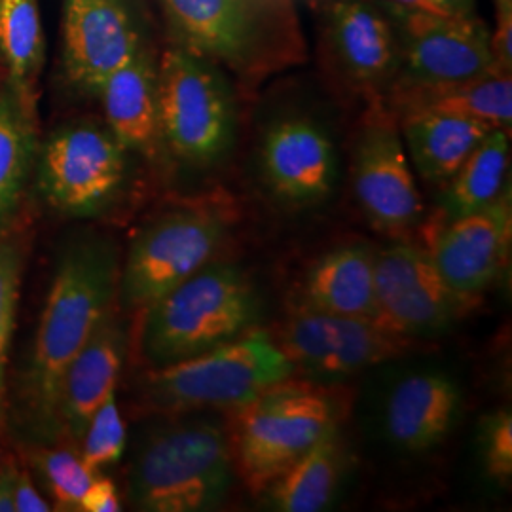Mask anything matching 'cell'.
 <instances>
[{
  "label": "cell",
  "mask_w": 512,
  "mask_h": 512,
  "mask_svg": "<svg viewBox=\"0 0 512 512\" xmlns=\"http://www.w3.org/2000/svg\"><path fill=\"white\" fill-rule=\"evenodd\" d=\"M169 42L220 65L241 97L308 61L296 0H156Z\"/></svg>",
  "instance_id": "cell-1"
},
{
  "label": "cell",
  "mask_w": 512,
  "mask_h": 512,
  "mask_svg": "<svg viewBox=\"0 0 512 512\" xmlns=\"http://www.w3.org/2000/svg\"><path fill=\"white\" fill-rule=\"evenodd\" d=\"M120 260L103 236H78L61 251L38 323L27 374V403L44 439H57L61 380L74 355L118 298Z\"/></svg>",
  "instance_id": "cell-2"
},
{
  "label": "cell",
  "mask_w": 512,
  "mask_h": 512,
  "mask_svg": "<svg viewBox=\"0 0 512 512\" xmlns=\"http://www.w3.org/2000/svg\"><path fill=\"white\" fill-rule=\"evenodd\" d=\"M349 393L310 378H285L230 410L226 427L236 475L264 490L346 420Z\"/></svg>",
  "instance_id": "cell-3"
},
{
  "label": "cell",
  "mask_w": 512,
  "mask_h": 512,
  "mask_svg": "<svg viewBox=\"0 0 512 512\" xmlns=\"http://www.w3.org/2000/svg\"><path fill=\"white\" fill-rule=\"evenodd\" d=\"M236 478L226 425L179 414L139 439L129 465V501L137 511L219 509Z\"/></svg>",
  "instance_id": "cell-4"
},
{
  "label": "cell",
  "mask_w": 512,
  "mask_h": 512,
  "mask_svg": "<svg viewBox=\"0 0 512 512\" xmlns=\"http://www.w3.org/2000/svg\"><path fill=\"white\" fill-rule=\"evenodd\" d=\"M260 310L247 274L211 260L143 310L141 353L150 368L190 359L255 329Z\"/></svg>",
  "instance_id": "cell-5"
},
{
  "label": "cell",
  "mask_w": 512,
  "mask_h": 512,
  "mask_svg": "<svg viewBox=\"0 0 512 512\" xmlns=\"http://www.w3.org/2000/svg\"><path fill=\"white\" fill-rule=\"evenodd\" d=\"M158 97L165 156L194 171L232 158L241 93L220 65L169 42L158 57Z\"/></svg>",
  "instance_id": "cell-6"
},
{
  "label": "cell",
  "mask_w": 512,
  "mask_h": 512,
  "mask_svg": "<svg viewBox=\"0 0 512 512\" xmlns=\"http://www.w3.org/2000/svg\"><path fill=\"white\" fill-rule=\"evenodd\" d=\"M291 376L293 365L274 334L255 327L190 359L148 368L139 380V399L148 410L165 416L230 412Z\"/></svg>",
  "instance_id": "cell-7"
},
{
  "label": "cell",
  "mask_w": 512,
  "mask_h": 512,
  "mask_svg": "<svg viewBox=\"0 0 512 512\" xmlns=\"http://www.w3.org/2000/svg\"><path fill=\"white\" fill-rule=\"evenodd\" d=\"M315 50L330 84L349 97L384 101L393 90L401 52L380 0H313Z\"/></svg>",
  "instance_id": "cell-8"
},
{
  "label": "cell",
  "mask_w": 512,
  "mask_h": 512,
  "mask_svg": "<svg viewBox=\"0 0 512 512\" xmlns=\"http://www.w3.org/2000/svg\"><path fill=\"white\" fill-rule=\"evenodd\" d=\"M255 165L260 183L277 202L304 209L332 196L342 173V154L321 114L287 101L260 120Z\"/></svg>",
  "instance_id": "cell-9"
},
{
  "label": "cell",
  "mask_w": 512,
  "mask_h": 512,
  "mask_svg": "<svg viewBox=\"0 0 512 512\" xmlns=\"http://www.w3.org/2000/svg\"><path fill=\"white\" fill-rule=\"evenodd\" d=\"M226 220L209 205H184L147 222L120 264L118 296L143 311L213 260L226 238Z\"/></svg>",
  "instance_id": "cell-10"
},
{
  "label": "cell",
  "mask_w": 512,
  "mask_h": 512,
  "mask_svg": "<svg viewBox=\"0 0 512 512\" xmlns=\"http://www.w3.org/2000/svg\"><path fill=\"white\" fill-rule=\"evenodd\" d=\"M129 154L107 124L74 120L55 129L38 148V190L63 215L95 217L122 196Z\"/></svg>",
  "instance_id": "cell-11"
},
{
  "label": "cell",
  "mask_w": 512,
  "mask_h": 512,
  "mask_svg": "<svg viewBox=\"0 0 512 512\" xmlns=\"http://www.w3.org/2000/svg\"><path fill=\"white\" fill-rule=\"evenodd\" d=\"M380 2L393 23L401 52V69L393 90L442 86L503 73L492 52V31L478 16L461 18Z\"/></svg>",
  "instance_id": "cell-12"
},
{
  "label": "cell",
  "mask_w": 512,
  "mask_h": 512,
  "mask_svg": "<svg viewBox=\"0 0 512 512\" xmlns=\"http://www.w3.org/2000/svg\"><path fill=\"white\" fill-rule=\"evenodd\" d=\"M275 342L294 368V376L336 382L370 366L403 357L414 342L370 317H348L296 306Z\"/></svg>",
  "instance_id": "cell-13"
},
{
  "label": "cell",
  "mask_w": 512,
  "mask_h": 512,
  "mask_svg": "<svg viewBox=\"0 0 512 512\" xmlns=\"http://www.w3.org/2000/svg\"><path fill=\"white\" fill-rule=\"evenodd\" d=\"M357 203L378 230L404 232L425 213L416 173L404 150L397 118L384 101L366 105L349 150Z\"/></svg>",
  "instance_id": "cell-14"
},
{
  "label": "cell",
  "mask_w": 512,
  "mask_h": 512,
  "mask_svg": "<svg viewBox=\"0 0 512 512\" xmlns=\"http://www.w3.org/2000/svg\"><path fill=\"white\" fill-rule=\"evenodd\" d=\"M152 44L141 0H65L63 71L76 92L97 97L110 74Z\"/></svg>",
  "instance_id": "cell-15"
},
{
  "label": "cell",
  "mask_w": 512,
  "mask_h": 512,
  "mask_svg": "<svg viewBox=\"0 0 512 512\" xmlns=\"http://www.w3.org/2000/svg\"><path fill=\"white\" fill-rule=\"evenodd\" d=\"M374 294V319L410 338L450 329L469 306L446 285L429 249L406 241L376 251Z\"/></svg>",
  "instance_id": "cell-16"
},
{
  "label": "cell",
  "mask_w": 512,
  "mask_h": 512,
  "mask_svg": "<svg viewBox=\"0 0 512 512\" xmlns=\"http://www.w3.org/2000/svg\"><path fill=\"white\" fill-rule=\"evenodd\" d=\"M511 186L488 207L444 222L429 253L446 285L469 304L484 293L509 260Z\"/></svg>",
  "instance_id": "cell-17"
},
{
  "label": "cell",
  "mask_w": 512,
  "mask_h": 512,
  "mask_svg": "<svg viewBox=\"0 0 512 512\" xmlns=\"http://www.w3.org/2000/svg\"><path fill=\"white\" fill-rule=\"evenodd\" d=\"M126 344V330L112 308L63 374L55 416L57 439L80 442L93 412L116 391Z\"/></svg>",
  "instance_id": "cell-18"
},
{
  "label": "cell",
  "mask_w": 512,
  "mask_h": 512,
  "mask_svg": "<svg viewBox=\"0 0 512 512\" xmlns=\"http://www.w3.org/2000/svg\"><path fill=\"white\" fill-rule=\"evenodd\" d=\"M158 57L160 52L154 44L143 48L126 65L110 74L97 93L107 128L131 154H139L150 162L164 156Z\"/></svg>",
  "instance_id": "cell-19"
},
{
  "label": "cell",
  "mask_w": 512,
  "mask_h": 512,
  "mask_svg": "<svg viewBox=\"0 0 512 512\" xmlns=\"http://www.w3.org/2000/svg\"><path fill=\"white\" fill-rule=\"evenodd\" d=\"M395 118L414 173L433 188L448 183L494 129L482 120L439 110H404Z\"/></svg>",
  "instance_id": "cell-20"
},
{
  "label": "cell",
  "mask_w": 512,
  "mask_h": 512,
  "mask_svg": "<svg viewBox=\"0 0 512 512\" xmlns=\"http://www.w3.org/2000/svg\"><path fill=\"white\" fill-rule=\"evenodd\" d=\"M461 393L440 372L412 374L395 385L385 408L389 440L406 452H427L448 437L458 418Z\"/></svg>",
  "instance_id": "cell-21"
},
{
  "label": "cell",
  "mask_w": 512,
  "mask_h": 512,
  "mask_svg": "<svg viewBox=\"0 0 512 512\" xmlns=\"http://www.w3.org/2000/svg\"><path fill=\"white\" fill-rule=\"evenodd\" d=\"M374 258L376 251L363 243L342 245L321 256L304 279L300 306L374 319Z\"/></svg>",
  "instance_id": "cell-22"
},
{
  "label": "cell",
  "mask_w": 512,
  "mask_h": 512,
  "mask_svg": "<svg viewBox=\"0 0 512 512\" xmlns=\"http://www.w3.org/2000/svg\"><path fill=\"white\" fill-rule=\"evenodd\" d=\"M384 103L393 114L404 110H439L476 118L490 124L492 128L511 131V73L486 74L473 80L442 86L397 88L389 92Z\"/></svg>",
  "instance_id": "cell-23"
},
{
  "label": "cell",
  "mask_w": 512,
  "mask_h": 512,
  "mask_svg": "<svg viewBox=\"0 0 512 512\" xmlns=\"http://www.w3.org/2000/svg\"><path fill=\"white\" fill-rule=\"evenodd\" d=\"M511 131L494 128L458 173L439 188L444 222L467 217L495 202L509 188Z\"/></svg>",
  "instance_id": "cell-24"
},
{
  "label": "cell",
  "mask_w": 512,
  "mask_h": 512,
  "mask_svg": "<svg viewBox=\"0 0 512 512\" xmlns=\"http://www.w3.org/2000/svg\"><path fill=\"white\" fill-rule=\"evenodd\" d=\"M344 463L342 435L334 429L264 490L268 505L281 512L327 509L338 490Z\"/></svg>",
  "instance_id": "cell-25"
},
{
  "label": "cell",
  "mask_w": 512,
  "mask_h": 512,
  "mask_svg": "<svg viewBox=\"0 0 512 512\" xmlns=\"http://www.w3.org/2000/svg\"><path fill=\"white\" fill-rule=\"evenodd\" d=\"M46 59L38 0H0V63L8 88L35 112L37 82Z\"/></svg>",
  "instance_id": "cell-26"
},
{
  "label": "cell",
  "mask_w": 512,
  "mask_h": 512,
  "mask_svg": "<svg viewBox=\"0 0 512 512\" xmlns=\"http://www.w3.org/2000/svg\"><path fill=\"white\" fill-rule=\"evenodd\" d=\"M35 112L8 86L0 90V232L10 226L37 165Z\"/></svg>",
  "instance_id": "cell-27"
},
{
  "label": "cell",
  "mask_w": 512,
  "mask_h": 512,
  "mask_svg": "<svg viewBox=\"0 0 512 512\" xmlns=\"http://www.w3.org/2000/svg\"><path fill=\"white\" fill-rule=\"evenodd\" d=\"M23 456L44 484L54 511L80 512L82 495L95 473L78 450L71 446H29Z\"/></svg>",
  "instance_id": "cell-28"
},
{
  "label": "cell",
  "mask_w": 512,
  "mask_h": 512,
  "mask_svg": "<svg viewBox=\"0 0 512 512\" xmlns=\"http://www.w3.org/2000/svg\"><path fill=\"white\" fill-rule=\"evenodd\" d=\"M25 245L16 234L0 232V431L6 423V376L18 319Z\"/></svg>",
  "instance_id": "cell-29"
},
{
  "label": "cell",
  "mask_w": 512,
  "mask_h": 512,
  "mask_svg": "<svg viewBox=\"0 0 512 512\" xmlns=\"http://www.w3.org/2000/svg\"><path fill=\"white\" fill-rule=\"evenodd\" d=\"M126 423L116 403V391L93 412L80 439V456L88 469L99 475L105 467L118 463L126 452Z\"/></svg>",
  "instance_id": "cell-30"
},
{
  "label": "cell",
  "mask_w": 512,
  "mask_h": 512,
  "mask_svg": "<svg viewBox=\"0 0 512 512\" xmlns=\"http://www.w3.org/2000/svg\"><path fill=\"white\" fill-rule=\"evenodd\" d=\"M482 458L490 478L505 484L512 476V416L499 410L482 425Z\"/></svg>",
  "instance_id": "cell-31"
},
{
  "label": "cell",
  "mask_w": 512,
  "mask_h": 512,
  "mask_svg": "<svg viewBox=\"0 0 512 512\" xmlns=\"http://www.w3.org/2000/svg\"><path fill=\"white\" fill-rule=\"evenodd\" d=\"M122 511V501L116 484L109 476H93L92 484L82 495L80 512H118Z\"/></svg>",
  "instance_id": "cell-32"
},
{
  "label": "cell",
  "mask_w": 512,
  "mask_h": 512,
  "mask_svg": "<svg viewBox=\"0 0 512 512\" xmlns=\"http://www.w3.org/2000/svg\"><path fill=\"white\" fill-rule=\"evenodd\" d=\"M14 501H16V512H50L52 503L44 495L38 492L37 484L33 482L31 471L25 469L18 463L16 471V482H14Z\"/></svg>",
  "instance_id": "cell-33"
},
{
  "label": "cell",
  "mask_w": 512,
  "mask_h": 512,
  "mask_svg": "<svg viewBox=\"0 0 512 512\" xmlns=\"http://www.w3.org/2000/svg\"><path fill=\"white\" fill-rule=\"evenodd\" d=\"M492 52L495 63L503 73L512 69V8L495 10V29L492 31Z\"/></svg>",
  "instance_id": "cell-34"
},
{
  "label": "cell",
  "mask_w": 512,
  "mask_h": 512,
  "mask_svg": "<svg viewBox=\"0 0 512 512\" xmlns=\"http://www.w3.org/2000/svg\"><path fill=\"white\" fill-rule=\"evenodd\" d=\"M18 463L19 459L10 454H4L0 458V512H16L14 482Z\"/></svg>",
  "instance_id": "cell-35"
},
{
  "label": "cell",
  "mask_w": 512,
  "mask_h": 512,
  "mask_svg": "<svg viewBox=\"0 0 512 512\" xmlns=\"http://www.w3.org/2000/svg\"><path fill=\"white\" fill-rule=\"evenodd\" d=\"M431 2L442 14H448V16H461V18L476 16L478 0H431Z\"/></svg>",
  "instance_id": "cell-36"
},
{
  "label": "cell",
  "mask_w": 512,
  "mask_h": 512,
  "mask_svg": "<svg viewBox=\"0 0 512 512\" xmlns=\"http://www.w3.org/2000/svg\"><path fill=\"white\" fill-rule=\"evenodd\" d=\"M387 2L401 4V6H408V8H421V10H429V12H440L439 8L431 0H387Z\"/></svg>",
  "instance_id": "cell-37"
},
{
  "label": "cell",
  "mask_w": 512,
  "mask_h": 512,
  "mask_svg": "<svg viewBox=\"0 0 512 512\" xmlns=\"http://www.w3.org/2000/svg\"><path fill=\"white\" fill-rule=\"evenodd\" d=\"M495 10L497 8H512V0H494Z\"/></svg>",
  "instance_id": "cell-38"
}]
</instances>
